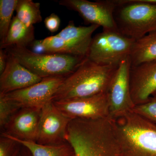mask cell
Instances as JSON below:
<instances>
[{
  "label": "cell",
  "instance_id": "6da1fadb",
  "mask_svg": "<svg viewBox=\"0 0 156 156\" xmlns=\"http://www.w3.org/2000/svg\"><path fill=\"white\" fill-rule=\"evenodd\" d=\"M66 139L75 156H119V147L114 120L101 119H73Z\"/></svg>",
  "mask_w": 156,
  "mask_h": 156
},
{
  "label": "cell",
  "instance_id": "7a4b0ae2",
  "mask_svg": "<svg viewBox=\"0 0 156 156\" xmlns=\"http://www.w3.org/2000/svg\"><path fill=\"white\" fill-rule=\"evenodd\" d=\"M119 66L101 65L86 57L78 67L65 78L52 101L89 97L108 92Z\"/></svg>",
  "mask_w": 156,
  "mask_h": 156
},
{
  "label": "cell",
  "instance_id": "3957f363",
  "mask_svg": "<svg viewBox=\"0 0 156 156\" xmlns=\"http://www.w3.org/2000/svg\"><path fill=\"white\" fill-rule=\"evenodd\" d=\"M113 119L119 156H156V124L132 111Z\"/></svg>",
  "mask_w": 156,
  "mask_h": 156
},
{
  "label": "cell",
  "instance_id": "277c9868",
  "mask_svg": "<svg viewBox=\"0 0 156 156\" xmlns=\"http://www.w3.org/2000/svg\"><path fill=\"white\" fill-rule=\"evenodd\" d=\"M4 50L31 72L43 79L67 76L86 58L58 53L37 54L26 47L14 46Z\"/></svg>",
  "mask_w": 156,
  "mask_h": 156
},
{
  "label": "cell",
  "instance_id": "5b68a950",
  "mask_svg": "<svg viewBox=\"0 0 156 156\" xmlns=\"http://www.w3.org/2000/svg\"><path fill=\"white\" fill-rule=\"evenodd\" d=\"M114 17L121 34L137 40L156 32V5L143 0H119Z\"/></svg>",
  "mask_w": 156,
  "mask_h": 156
},
{
  "label": "cell",
  "instance_id": "8992f818",
  "mask_svg": "<svg viewBox=\"0 0 156 156\" xmlns=\"http://www.w3.org/2000/svg\"><path fill=\"white\" fill-rule=\"evenodd\" d=\"M134 41L119 31L103 30L92 38L87 57L101 65L119 66L129 56Z\"/></svg>",
  "mask_w": 156,
  "mask_h": 156
},
{
  "label": "cell",
  "instance_id": "52a82bcc",
  "mask_svg": "<svg viewBox=\"0 0 156 156\" xmlns=\"http://www.w3.org/2000/svg\"><path fill=\"white\" fill-rule=\"evenodd\" d=\"M60 5L77 12L88 24H94L103 28V30L119 31L114 17L119 0L97 1L60 0Z\"/></svg>",
  "mask_w": 156,
  "mask_h": 156
},
{
  "label": "cell",
  "instance_id": "ba28073f",
  "mask_svg": "<svg viewBox=\"0 0 156 156\" xmlns=\"http://www.w3.org/2000/svg\"><path fill=\"white\" fill-rule=\"evenodd\" d=\"M129 56L120 62L109 87L108 94L109 117L114 119L128 112L135 106L130 91Z\"/></svg>",
  "mask_w": 156,
  "mask_h": 156
},
{
  "label": "cell",
  "instance_id": "9c48e42d",
  "mask_svg": "<svg viewBox=\"0 0 156 156\" xmlns=\"http://www.w3.org/2000/svg\"><path fill=\"white\" fill-rule=\"evenodd\" d=\"M53 101L55 106L71 119H95L109 117L108 92L89 97Z\"/></svg>",
  "mask_w": 156,
  "mask_h": 156
},
{
  "label": "cell",
  "instance_id": "30bf717a",
  "mask_svg": "<svg viewBox=\"0 0 156 156\" xmlns=\"http://www.w3.org/2000/svg\"><path fill=\"white\" fill-rule=\"evenodd\" d=\"M71 120L55 106L53 101L48 102L41 108L36 142L56 145L67 142L66 136Z\"/></svg>",
  "mask_w": 156,
  "mask_h": 156
},
{
  "label": "cell",
  "instance_id": "8fae6325",
  "mask_svg": "<svg viewBox=\"0 0 156 156\" xmlns=\"http://www.w3.org/2000/svg\"><path fill=\"white\" fill-rule=\"evenodd\" d=\"M66 77L53 76L43 78L41 81L30 87L5 95L22 108H42L52 101L54 94Z\"/></svg>",
  "mask_w": 156,
  "mask_h": 156
},
{
  "label": "cell",
  "instance_id": "7c38bea8",
  "mask_svg": "<svg viewBox=\"0 0 156 156\" xmlns=\"http://www.w3.org/2000/svg\"><path fill=\"white\" fill-rule=\"evenodd\" d=\"M130 86L134 105L149 100L156 92V61L131 66Z\"/></svg>",
  "mask_w": 156,
  "mask_h": 156
},
{
  "label": "cell",
  "instance_id": "4fadbf2b",
  "mask_svg": "<svg viewBox=\"0 0 156 156\" xmlns=\"http://www.w3.org/2000/svg\"><path fill=\"white\" fill-rule=\"evenodd\" d=\"M41 108H22L1 131L21 140L36 142Z\"/></svg>",
  "mask_w": 156,
  "mask_h": 156
},
{
  "label": "cell",
  "instance_id": "5bb4252c",
  "mask_svg": "<svg viewBox=\"0 0 156 156\" xmlns=\"http://www.w3.org/2000/svg\"><path fill=\"white\" fill-rule=\"evenodd\" d=\"M8 54L7 66L0 75V94H8L24 89L42 80L43 78L31 72Z\"/></svg>",
  "mask_w": 156,
  "mask_h": 156
},
{
  "label": "cell",
  "instance_id": "9a60e30c",
  "mask_svg": "<svg viewBox=\"0 0 156 156\" xmlns=\"http://www.w3.org/2000/svg\"><path fill=\"white\" fill-rule=\"evenodd\" d=\"M99 27L94 24L88 27H76L73 21H70L65 28L56 35L70 43L87 56L93 38L92 34Z\"/></svg>",
  "mask_w": 156,
  "mask_h": 156
},
{
  "label": "cell",
  "instance_id": "2e32d148",
  "mask_svg": "<svg viewBox=\"0 0 156 156\" xmlns=\"http://www.w3.org/2000/svg\"><path fill=\"white\" fill-rule=\"evenodd\" d=\"M131 66L156 61V32L135 40L129 55Z\"/></svg>",
  "mask_w": 156,
  "mask_h": 156
},
{
  "label": "cell",
  "instance_id": "e0dca14e",
  "mask_svg": "<svg viewBox=\"0 0 156 156\" xmlns=\"http://www.w3.org/2000/svg\"><path fill=\"white\" fill-rule=\"evenodd\" d=\"M35 39L34 27H27L17 19L13 17L7 38L1 49H6L10 47H29Z\"/></svg>",
  "mask_w": 156,
  "mask_h": 156
},
{
  "label": "cell",
  "instance_id": "ac0fdd59",
  "mask_svg": "<svg viewBox=\"0 0 156 156\" xmlns=\"http://www.w3.org/2000/svg\"><path fill=\"white\" fill-rule=\"evenodd\" d=\"M1 134L25 147L30 152L32 156H75L73 148L67 142L59 145H42L35 141L21 140L5 133Z\"/></svg>",
  "mask_w": 156,
  "mask_h": 156
},
{
  "label": "cell",
  "instance_id": "d6986e66",
  "mask_svg": "<svg viewBox=\"0 0 156 156\" xmlns=\"http://www.w3.org/2000/svg\"><path fill=\"white\" fill-rule=\"evenodd\" d=\"M15 11L17 19L27 27L42 22L39 3L32 0H18Z\"/></svg>",
  "mask_w": 156,
  "mask_h": 156
},
{
  "label": "cell",
  "instance_id": "ffe728a7",
  "mask_svg": "<svg viewBox=\"0 0 156 156\" xmlns=\"http://www.w3.org/2000/svg\"><path fill=\"white\" fill-rule=\"evenodd\" d=\"M43 44L48 53L66 54L82 58L87 57L80 50L56 35L43 39Z\"/></svg>",
  "mask_w": 156,
  "mask_h": 156
},
{
  "label": "cell",
  "instance_id": "44dd1931",
  "mask_svg": "<svg viewBox=\"0 0 156 156\" xmlns=\"http://www.w3.org/2000/svg\"><path fill=\"white\" fill-rule=\"evenodd\" d=\"M18 0H0V47L5 42Z\"/></svg>",
  "mask_w": 156,
  "mask_h": 156
},
{
  "label": "cell",
  "instance_id": "7402d4cb",
  "mask_svg": "<svg viewBox=\"0 0 156 156\" xmlns=\"http://www.w3.org/2000/svg\"><path fill=\"white\" fill-rule=\"evenodd\" d=\"M21 106L14 100L6 97L5 94H0V127L1 130L5 128L13 115Z\"/></svg>",
  "mask_w": 156,
  "mask_h": 156
},
{
  "label": "cell",
  "instance_id": "603a6c76",
  "mask_svg": "<svg viewBox=\"0 0 156 156\" xmlns=\"http://www.w3.org/2000/svg\"><path fill=\"white\" fill-rule=\"evenodd\" d=\"M132 111L156 124V98L151 97L145 103L135 105Z\"/></svg>",
  "mask_w": 156,
  "mask_h": 156
},
{
  "label": "cell",
  "instance_id": "cb8c5ba5",
  "mask_svg": "<svg viewBox=\"0 0 156 156\" xmlns=\"http://www.w3.org/2000/svg\"><path fill=\"white\" fill-rule=\"evenodd\" d=\"M22 145L3 134L0 136V156H17Z\"/></svg>",
  "mask_w": 156,
  "mask_h": 156
},
{
  "label": "cell",
  "instance_id": "d4e9b609",
  "mask_svg": "<svg viewBox=\"0 0 156 156\" xmlns=\"http://www.w3.org/2000/svg\"><path fill=\"white\" fill-rule=\"evenodd\" d=\"M45 27L50 32H56L60 27L61 20L60 18L55 13H52L46 17L44 20Z\"/></svg>",
  "mask_w": 156,
  "mask_h": 156
},
{
  "label": "cell",
  "instance_id": "484cf974",
  "mask_svg": "<svg viewBox=\"0 0 156 156\" xmlns=\"http://www.w3.org/2000/svg\"><path fill=\"white\" fill-rule=\"evenodd\" d=\"M30 50L37 54H48L45 46L43 44V40H35L29 46Z\"/></svg>",
  "mask_w": 156,
  "mask_h": 156
},
{
  "label": "cell",
  "instance_id": "4316f807",
  "mask_svg": "<svg viewBox=\"0 0 156 156\" xmlns=\"http://www.w3.org/2000/svg\"><path fill=\"white\" fill-rule=\"evenodd\" d=\"M8 54L4 49L0 50V75L2 74L7 66Z\"/></svg>",
  "mask_w": 156,
  "mask_h": 156
},
{
  "label": "cell",
  "instance_id": "83f0119b",
  "mask_svg": "<svg viewBox=\"0 0 156 156\" xmlns=\"http://www.w3.org/2000/svg\"><path fill=\"white\" fill-rule=\"evenodd\" d=\"M17 156H32L29 151L22 145Z\"/></svg>",
  "mask_w": 156,
  "mask_h": 156
},
{
  "label": "cell",
  "instance_id": "f1b7e54d",
  "mask_svg": "<svg viewBox=\"0 0 156 156\" xmlns=\"http://www.w3.org/2000/svg\"><path fill=\"white\" fill-rule=\"evenodd\" d=\"M153 97L156 98V92L152 95Z\"/></svg>",
  "mask_w": 156,
  "mask_h": 156
}]
</instances>
